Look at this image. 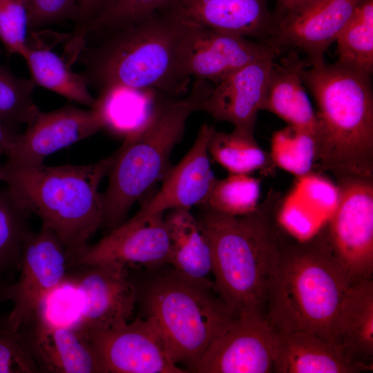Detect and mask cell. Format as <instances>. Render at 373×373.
I'll return each instance as SVG.
<instances>
[{
    "mask_svg": "<svg viewBox=\"0 0 373 373\" xmlns=\"http://www.w3.org/2000/svg\"><path fill=\"white\" fill-rule=\"evenodd\" d=\"M186 24L177 16L159 10L108 34L96 45L85 44L75 58L84 66L80 74L88 86L99 92L123 86L182 97L190 82L180 65Z\"/></svg>",
    "mask_w": 373,
    "mask_h": 373,
    "instance_id": "1",
    "label": "cell"
},
{
    "mask_svg": "<svg viewBox=\"0 0 373 373\" xmlns=\"http://www.w3.org/2000/svg\"><path fill=\"white\" fill-rule=\"evenodd\" d=\"M351 284L325 235L283 241L268 285L266 318L278 333L308 332L337 345L338 309Z\"/></svg>",
    "mask_w": 373,
    "mask_h": 373,
    "instance_id": "2",
    "label": "cell"
},
{
    "mask_svg": "<svg viewBox=\"0 0 373 373\" xmlns=\"http://www.w3.org/2000/svg\"><path fill=\"white\" fill-rule=\"evenodd\" d=\"M274 199L270 195L242 216L203 207L198 219L211 248L213 290L234 316L265 315L268 285L283 242L271 219Z\"/></svg>",
    "mask_w": 373,
    "mask_h": 373,
    "instance_id": "3",
    "label": "cell"
},
{
    "mask_svg": "<svg viewBox=\"0 0 373 373\" xmlns=\"http://www.w3.org/2000/svg\"><path fill=\"white\" fill-rule=\"evenodd\" d=\"M303 81L318 111L317 159L338 180L373 178L371 75L335 62L308 66Z\"/></svg>",
    "mask_w": 373,
    "mask_h": 373,
    "instance_id": "4",
    "label": "cell"
},
{
    "mask_svg": "<svg viewBox=\"0 0 373 373\" xmlns=\"http://www.w3.org/2000/svg\"><path fill=\"white\" fill-rule=\"evenodd\" d=\"M114 159L113 153L84 165H4L7 190L29 214L37 216L55 233L68 251L69 262L102 227L99 186Z\"/></svg>",
    "mask_w": 373,
    "mask_h": 373,
    "instance_id": "5",
    "label": "cell"
},
{
    "mask_svg": "<svg viewBox=\"0 0 373 373\" xmlns=\"http://www.w3.org/2000/svg\"><path fill=\"white\" fill-rule=\"evenodd\" d=\"M204 86L196 80L184 97L162 94L148 120L124 137L102 193V227L123 223L135 202L142 199L173 167L171 155L184 135L190 115L198 111Z\"/></svg>",
    "mask_w": 373,
    "mask_h": 373,
    "instance_id": "6",
    "label": "cell"
},
{
    "mask_svg": "<svg viewBox=\"0 0 373 373\" xmlns=\"http://www.w3.org/2000/svg\"><path fill=\"white\" fill-rule=\"evenodd\" d=\"M212 289L209 280L174 270L156 278L146 294L149 315L155 320L171 358L188 372H195L209 345L235 316Z\"/></svg>",
    "mask_w": 373,
    "mask_h": 373,
    "instance_id": "7",
    "label": "cell"
},
{
    "mask_svg": "<svg viewBox=\"0 0 373 373\" xmlns=\"http://www.w3.org/2000/svg\"><path fill=\"white\" fill-rule=\"evenodd\" d=\"M69 255L63 243L46 226L29 231L23 243L17 282L4 288L3 298L12 303L6 327L16 332L39 312L48 296L67 277Z\"/></svg>",
    "mask_w": 373,
    "mask_h": 373,
    "instance_id": "8",
    "label": "cell"
},
{
    "mask_svg": "<svg viewBox=\"0 0 373 373\" xmlns=\"http://www.w3.org/2000/svg\"><path fill=\"white\" fill-rule=\"evenodd\" d=\"M339 199L325 235L351 283L372 278L373 182L364 178L339 180Z\"/></svg>",
    "mask_w": 373,
    "mask_h": 373,
    "instance_id": "9",
    "label": "cell"
},
{
    "mask_svg": "<svg viewBox=\"0 0 373 373\" xmlns=\"http://www.w3.org/2000/svg\"><path fill=\"white\" fill-rule=\"evenodd\" d=\"M84 332L104 373L187 372L171 358L151 316L137 317L119 327Z\"/></svg>",
    "mask_w": 373,
    "mask_h": 373,
    "instance_id": "10",
    "label": "cell"
},
{
    "mask_svg": "<svg viewBox=\"0 0 373 373\" xmlns=\"http://www.w3.org/2000/svg\"><path fill=\"white\" fill-rule=\"evenodd\" d=\"M170 236L164 213H136L70 260L71 266L118 265L126 269L168 263Z\"/></svg>",
    "mask_w": 373,
    "mask_h": 373,
    "instance_id": "11",
    "label": "cell"
},
{
    "mask_svg": "<svg viewBox=\"0 0 373 373\" xmlns=\"http://www.w3.org/2000/svg\"><path fill=\"white\" fill-rule=\"evenodd\" d=\"M276 336L277 332L263 314L235 316L209 345L195 372H272Z\"/></svg>",
    "mask_w": 373,
    "mask_h": 373,
    "instance_id": "12",
    "label": "cell"
},
{
    "mask_svg": "<svg viewBox=\"0 0 373 373\" xmlns=\"http://www.w3.org/2000/svg\"><path fill=\"white\" fill-rule=\"evenodd\" d=\"M270 54L280 52L267 43L186 22L180 49V65L184 76L215 84Z\"/></svg>",
    "mask_w": 373,
    "mask_h": 373,
    "instance_id": "13",
    "label": "cell"
},
{
    "mask_svg": "<svg viewBox=\"0 0 373 373\" xmlns=\"http://www.w3.org/2000/svg\"><path fill=\"white\" fill-rule=\"evenodd\" d=\"M66 280L78 300L75 325L84 331L107 329L130 321L137 298L128 269L113 265L80 266Z\"/></svg>",
    "mask_w": 373,
    "mask_h": 373,
    "instance_id": "14",
    "label": "cell"
},
{
    "mask_svg": "<svg viewBox=\"0 0 373 373\" xmlns=\"http://www.w3.org/2000/svg\"><path fill=\"white\" fill-rule=\"evenodd\" d=\"M362 0H308L275 21L267 44L279 52L298 48L309 66L324 62V54Z\"/></svg>",
    "mask_w": 373,
    "mask_h": 373,
    "instance_id": "15",
    "label": "cell"
},
{
    "mask_svg": "<svg viewBox=\"0 0 373 373\" xmlns=\"http://www.w3.org/2000/svg\"><path fill=\"white\" fill-rule=\"evenodd\" d=\"M278 55L260 57L217 83L207 82L198 111L254 135L258 113L263 110L272 63Z\"/></svg>",
    "mask_w": 373,
    "mask_h": 373,
    "instance_id": "16",
    "label": "cell"
},
{
    "mask_svg": "<svg viewBox=\"0 0 373 373\" xmlns=\"http://www.w3.org/2000/svg\"><path fill=\"white\" fill-rule=\"evenodd\" d=\"M19 134L7 153L6 166L32 167L56 151L88 138L102 130L97 112L67 105L57 110L39 111Z\"/></svg>",
    "mask_w": 373,
    "mask_h": 373,
    "instance_id": "17",
    "label": "cell"
},
{
    "mask_svg": "<svg viewBox=\"0 0 373 373\" xmlns=\"http://www.w3.org/2000/svg\"><path fill=\"white\" fill-rule=\"evenodd\" d=\"M39 372L104 373L86 332L37 312L22 327Z\"/></svg>",
    "mask_w": 373,
    "mask_h": 373,
    "instance_id": "18",
    "label": "cell"
},
{
    "mask_svg": "<svg viewBox=\"0 0 373 373\" xmlns=\"http://www.w3.org/2000/svg\"><path fill=\"white\" fill-rule=\"evenodd\" d=\"M213 128L203 124L195 140L180 162L173 166L162 186L137 212L141 215L164 213L175 209L206 205L216 178L211 169L208 144Z\"/></svg>",
    "mask_w": 373,
    "mask_h": 373,
    "instance_id": "19",
    "label": "cell"
},
{
    "mask_svg": "<svg viewBox=\"0 0 373 373\" xmlns=\"http://www.w3.org/2000/svg\"><path fill=\"white\" fill-rule=\"evenodd\" d=\"M160 10L189 23L265 43L275 26L267 0H169Z\"/></svg>",
    "mask_w": 373,
    "mask_h": 373,
    "instance_id": "20",
    "label": "cell"
},
{
    "mask_svg": "<svg viewBox=\"0 0 373 373\" xmlns=\"http://www.w3.org/2000/svg\"><path fill=\"white\" fill-rule=\"evenodd\" d=\"M339 199V188L321 174L311 172L296 178L283 200L277 219L299 242L314 238L327 224Z\"/></svg>",
    "mask_w": 373,
    "mask_h": 373,
    "instance_id": "21",
    "label": "cell"
},
{
    "mask_svg": "<svg viewBox=\"0 0 373 373\" xmlns=\"http://www.w3.org/2000/svg\"><path fill=\"white\" fill-rule=\"evenodd\" d=\"M372 367L351 360L337 345L311 332H277L274 372L356 373Z\"/></svg>",
    "mask_w": 373,
    "mask_h": 373,
    "instance_id": "22",
    "label": "cell"
},
{
    "mask_svg": "<svg viewBox=\"0 0 373 373\" xmlns=\"http://www.w3.org/2000/svg\"><path fill=\"white\" fill-rule=\"evenodd\" d=\"M275 59L269 73L263 110L278 116L288 125L317 137L316 113L303 81V73L309 66L307 59L300 58L294 50L277 62Z\"/></svg>",
    "mask_w": 373,
    "mask_h": 373,
    "instance_id": "23",
    "label": "cell"
},
{
    "mask_svg": "<svg viewBox=\"0 0 373 373\" xmlns=\"http://www.w3.org/2000/svg\"><path fill=\"white\" fill-rule=\"evenodd\" d=\"M337 345L353 361L372 367L373 280L352 283L338 309Z\"/></svg>",
    "mask_w": 373,
    "mask_h": 373,
    "instance_id": "24",
    "label": "cell"
},
{
    "mask_svg": "<svg viewBox=\"0 0 373 373\" xmlns=\"http://www.w3.org/2000/svg\"><path fill=\"white\" fill-rule=\"evenodd\" d=\"M171 245L168 263L186 277L209 280L213 271L209 239L189 209L169 210L164 216Z\"/></svg>",
    "mask_w": 373,
    "mask_h": 373,
    "instance_id": "25",
    "label": "cell"
},
{
    "mask_svg": "<svg viewBox=\"0 0 373 373\" xmlns=\"http://www.w3.org/2000/svg\"><path fill=\"white\" fill-rule=\"evenodd\" d=\"M162 94L152 88L111 86L99 92L92 108L98 114L102 129L124 138L148 120Z\"/></svg>",
    "mask_w": 373,
    "mask_h": 373,
    "instance_id": "26",
    "label": "cell"
},
{
    "mask_svg": "<svg viewBox=\"0 0 373 373\" xmlns=\"http://www.w3.org/2000/svg\"><path fill=\"white\" fill-rule=\"evenodd\" d=\"M23 57L36 84L70 101L93 108L95 99L90 95L84 77L74 73L69 64L56 52L48 48H34L28 44Z\"/></svg>",
    "mask_w": 373,
    "mask_h": 373,
    "instance_id": "27",
    "label": "cell"
},
{
    "mask_svg": "<svg viewBox=\"0 0 373 373\" xmlns=\"http://www.w3.org/2000/svg\"><path fill=\"white\" fill-rule=\"evenodd\" d=\"M208 151L212 159L229 173L251 174L273 164L269 154L258 145L254 135L236 128L231 133L213 129Z\"/></svg>",
    "mask_w": 373,
    "mask_h": 373,
    "instance_id": "28",
    "label": "cell"
},
{
    "mask_svg": "<svg viewBox=\"0 0 373 373\" xmlns=\"http://www.w3.org/2000/svg\"><path fill=\"white\" fill-rule=\"evenodd\" d=\"M339 64L371 75L373 70V0H362L338 35Z\"/></svg>",
    "mask_w": 373,
    "mask_h": 373,
    "instance_id": "29",
    "label": "cell"
},
{
    "mask_svg": "<svg viewBox=\"0 0 373 373\" xmlns=\"http://www.w3.org/2000/svg\"><path fill=\"white\" fill-rule=\"evenodd\" d=\"M317 152L315 135L288 125L274 133L269 154L273 164L298 178L312 171Z\"/></svg>",
    "mask_w": 373,
    "mask_h": 373,
    "instance_id": "30",
    "label": "cell"
},
{
    "mask_svg": "<svg viewBox=\"0 0 373 373\" xmlns=\"http://www.w3.org/2000/svg\"><path fill=\"white\" fill-rule=\"evenodd\" d=\"M261 194L260 180L250 174L229 173L216 179L205 206L222 213L242 216L258 207Z\"/></svg>",
    "mask_w": 373,
    "mask_h": 373,
    "instance_id": "31",
    "label": "cell"
},
{
    "mask_svg": "<svg viewBox=\"0 0 373 373\" xmlns=\"http://www.w3.org/2000/svg\"><path fill=\"white\" fill-rule=\"evenodd\" d=\"M28 215L7 189L0 192V276L19 266Z\"/></svg>",
    "mask_w": 373,
    "mask_h": 373,
    "instance_id": "32",
    "label": "cell"
},
{
    "mask_svg": "<svg viewBox=\"0 0 373 373\" xmlns=\"http://www.w3.org/2000/svg\"><path fill=\"white\" fill-rule=\"evenodd\" d=\"M169 0H109L101 12L84 29L81 39H102L140 21L163 7Z\"/></svg>",
    "mask_w": 373,
    "mask_h": 373,
    "instance_id": "33",
    "label": "cell"
},
{
    "mask_svg": "<svg viewBox=\"0 0 373 373\" xmlns=\"http://www.w3.org/2000/svg\"><path fill=\"white\" fill-rule=\"evenodd\" d=\"M35 86L0 65V120L14 128L30 123L40 111L33 99Z\"/></svg>",
    "mask_w": 373,
    "mask_h": 373,
    "instance_id": "34",
    "label": "cell"
},
{
    "mask_svg": "<svg viewBox=\"0 0 373 373\" xmlns=\"http://www.w3.org/2000/svg\"><path fill=\"white\" fill-rule=\"evenodd\" d=\"M28 28L25 6L19 0H0V41L9 53L24 55Z\"/></svg>",
    "mask_w": 373,
    "mask_h": 373,
    "instance_id": "35",
    "label": "cell"
},
{
    "mask_svg": "<svg viewBox=\"0 0 373 373\" xmlns=\"http://www.w3.org/2000/svg\"><path fill=\"white\" fill-rule=\"evenodd\" d=\"M23 331L10 332L0 320V373H38Z\"/></svg>",
    "mask_w": 373,
    "mask_h": 373,
    "instance_id": "36",
    "label": "cell"
},
{
    "mask_svg": "<svg viewBox=\"0 0 373 373\" xmlns=\"http://www.w3.org/2000/svg\"><path fill=\"white\" fill-rule=\"evenodd\" d=\"M78 0H26L28 28H37L66 19H76Z\"/></svg>",
    "mask_w": 373,
    "mask_h": 373,
    "instance_id": "37",
    "label": "cell"
},
{
    "mask_svg": "<svg viewBox=\"0 0 373 373\" xmlns=\"http://www.w3.org/2000/svg\"><path fill=\"white\" fill-rule=\"evenodd\" d=\"M109 0H78L75 30L70 34L69 44H75L79 40L86 26L104 9Z\"/></svg>",
    "mask_w": 373,
    "mask_h": 373,
    "instance_id": "38",
    "label": "cell"
},
{
    "mask_svg": "<svg viewBox=\"0 0 373 373\" xmlns=\"http://www.w3.org/2000/svg\"><path fill=\"white\" fill-rule=\"evenodd\" d=\"M19 135L15 128L0 120V151L7 154L14 145Z\"/></svg>",
    "mask_w": 373,
    "mask_h": 373,
    "instance_id": "39",
    "label": "cell"
},
{
    "mask_svg": "<svg viewBox=\"0 0 373 373\" xmlns=\"http://www.w3.org/2000/svg\"><path fill=\"white\" fill-rule=\"evenodd\" d=\"M306 1L308 0H276L275 11L273 13L274 21Z\"/></svg>",
    "mask_w": 373,
    "mask_h": 373,
    "instance_id": "40",
    "label": "cell"
},
{
    "mask_svg": "<svg viewBox=\"0 0 373 373\" xmlns=\"http://www.w3.org/2000/svg\"><path fill=\"white\" fill-rule=\"evenodd\" d=\"M6 178V169L4 168V166L0 165V182L3 181L4 182Z\"/></svg>",
    "mask_w": 373,
    "mask_h": 373,
    "instance_id": "41",
    "label": "cell"
},
{
    "mask_svg": "<svg viewBox=\"0 0 373 373\" xmlns=\"http://www.w3.org/2000/svg\"><path fill=\"white\" fill-rule=\"evenodd\" d=\"M1 277V276H0ZM5 287H3L0 278V300L3 298V293Z\"/></svg>",
    "mask_w": 373,
    "mask_h": 373,
    "instance_id": "42",
    "label": "cell"
},
{
    "mask_svg": "<svg viewBox=\"0 0 373 373\" xmlns=\"http://www.w3.org/2000/svg\"><path fill=\"white\" fill-rule=\"evenodd\" d=\"M19 1L25 6V1L26 0H19Z\"/></svg>",
    "mask_w": 373,
    "mask_h": 373,
    "instance_id": "43",
    "label": "cell"
}]
</instances>
